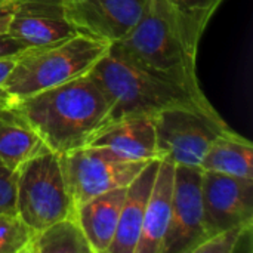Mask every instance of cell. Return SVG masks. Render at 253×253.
Returning a JSON list of instances; mask_svg holds the SVG:
<instances>
[{
    "label": "cell",
    "mask_w": 253,
    "mask_h": 253,
    "mask_svg": "<svg viewBox=\"0 0 253 253\" xmlns=\"http://www.w3.org/2000/svg\"><path fill=\"white\" fill-rule=\"evenodd\" d=\"M159 163L160 160H150L126 187L116 236L108 248V253H135Z\"/></svg>",
    "instance_id": "13"
},
{
    "label": "cell",
    "mask_w": 253,
    "mask_h": 253,
    "mask_svg": "<svg viewBox=\"0 0 253 253\" xmlns=\"http://www.w3.org/2000/svg\"><path fill=\"white\" fill-rule=\"evenodd\" d=\"M202 202L208 237L253 224V178L203 170Z\"/></svg>",
    "instance_id": "9"
},
{
    "label": "cell",
    "mask_w": 253,
    "mask_h": 253,
    "mask_svg": "<svg viewBox=\"0 0 253 253\" xmlns=\"http://www.w3.org/2000/svg\"><path fill=\"white\" fill-rule=\"evenodd\" d=\"M153 119L160 160L166 159L173 165L200 168L212 141L230 129L218 113L194 107L168 108Z\"/></svg>",
    "instance_id": "7"
},
{
    "label": "cell",
    "mask_w": 253,
    "mask_h": 253,
    "mask_svg": "<svg viewBox=\"0 0 253 253\" xmlns=\"http://www.w3.org/2000/svg\"><path fill=\"white\" fill-rule=\"evenodd\" d=\"M200 169L240 178H253L252 142L228 129L212 141L202 159Z\"/></svg>",
    "instance_id": "16"
},
{
    "label": "cell",
    "mask_w": 253,
    "mask_h": 253,
    "mask_svg": "<svg viewBox=\"0 0 253 253\" xmlns=\"http://www.w3.org/2000/svg\"><path fill=\"white\" fill-rule=\"evenodd\" d=\"M27 253H92V249L73 216L36 231Z\"/></svg>",
    "instance_id": "19"
},
{
    "label": "cell",
    "mask_w": 253,
    "mask_h": 253,
    "mask_svg": "<svg viewBox=\"0 0 253 253\" xmlns=\"http://www.w3.org/2000/svg\"><path fill=\"white\" fill-rule=\"evenodd\" d=\"M59 160L76 208L99 194L127 187L148 163L96 145H84L59 154Z\"/></svg>",
    "instance_id": "6"
},
{
    "label": "cell",
    "mask_w": 253,
    "mask_h": 253,
    "mask_svg": "<svg viewBox=\"0 0 253 253\" xmlns=\"http://www.w3.org/2000/svg\"><path fill=\"white\" fill-rule=\"evenodd\" d=\"M28 49L27 44L15 39L9 33H1L0 34V59L1 58H9V56H16L21 52Z\"/></svg>",
    "instance_id": "24"
},
{
    "label": "cell",
    "mask_w": 253,
    "mask_h": 253,
    "mask_svg": "<svg viewBox=\"0 0 253 253\" xmlns=\"http://www.w3.org/2000/svg\"><path fill=\"white\" fill-rule=\"evenodd\" d=\"M142 70L172 82L202 104H211L200 89L196 58L185 49L168 0H147L132 31L110 46Z\"/></svg>",
    "instance_id": "2"
},
{
    "label": "cell",
    "mask_w": 253,
    "mask_h": 253,
    "mask_svg": "<svg viewBox=\"0 0 253 253\" xmlns=\"http://www.w3.org/2000/svg\"><path fill=\"white\" fill-rule=\"evenodd\" d=\"M249 225H253V224H249ZM248 225L234 227V228H230V230L215 233V234L209 236L206 240H203L193 251V253H234L237 239H239L240 233Z\"/></svg>",
    "instance_id": "21"
},
{
    "label": "cell",
    "mask_w": 253,
    "mask_h": 253,
    "mask_svg": "<svg viewBox=\"0 0 253 253\" xmlns=\"http://www.w3.org/2000/svg\"><path fill=\"white\" fill-rule=\"evenodd\" d=\"M12 10H13V0H0V34L7 33Z\"/></svg>",
    "instance_id": "25"
},
{
    "label": "cell",
    "mask_w": 253,
    "mask_h": 253,
    "mask_svg": "<svg viewBox=\"0 0 253 253\" xmlns=\"http://www.w3.org/2000/svg\"><path fill=\"white\" fill-rule=\"evenodd\" d=\"M16 215L34 231L76 216L59 154L47 151L16 170Z\"/></svg>",
    "instance_id": "5"
},
{
    "label": "cell",
    "mask_w": 253,
    "mask_h": 253,
    "mask_svg": "<svg viewBox=\"0 0 253 253\" xmlns=\"http://www.w3.org/2000/svg\"><path fill=\"white\" fill-rule=\"evenodd\" d=\"M199 166L175 165L170 219L163 240V253H193L208 239L202 202Z\"/></svg>",
    "instance_id": "8"
},
{
    "label": "cell",
    "mask_w": 253,
    "mask_h": 253,
    "mask_svg": "<svg viewBox=\"0 0 253 253\" xmlns=\"http://www.w3.org/2000/svg\"><path fill=\"white\" fill-rule=\"evenodd\" d=\"M7 33L28 47L76 36L64 10V0H13Z\"/></svg>",
    "instance_id": "11"
},
{
    "label": "cell",
    "mask_w": 253,
    "mask_h": 253,
    "mask_svg": "<svg viewBox=\"0 0 253 253\" xmlns=\"http://www.w3.org/2000/svg\"><path fill=\"white\" fill-rule=\"evenodd\" d=\"M126 187L99 194L76 208V219L82 227L92 253H108L116 236Z\"/></svg>",
    "instance_id": "15"
},
{
    "label": "cell",
    "mask_w": 253,
    "mask_h": 253,
    "mask_svg": "<svg viewBox=\"0 0 253 253\" xmlns=\"http://www.w3.org/2000/svg\"><path fill=\"white\" fill-rule=\"evenodd\" d=\"M176 28L190 55L197 58L202 34L222 0H168Z\"/></svg>",
    "instance_id": "18"
},
{
    "label": "cell",
    "mask_w": 253,
    "mask_h": 253,
    "mask_svg": "<svg viewBox=\"0 0 253 253\" xmlns=\"http://www.w3.org/2000/svg\"><path fill=\"white\" fill-rule=\"evenodd\" d=\"M110 46L105 42L76 34L55 43L28 47L16 56L4 87L16 102L67 83L89 73Z\"/></svg>",
    "instance_id": "4"
},
{
    "label": "cell",
    "mask_w": 253,
    "mask_h": 253,
    "mask_svg": "<svg viewBox=\"0 0 253 253\" xmlns=\"http://www.w3.org/2000/svg\"><path fill=\"white\" fill-rule=\"evenodd\" d=\"M34 233L18 215L0 213V253H27Z\"/></svg>",
    "instance_id": "20"
},
{
    "label": "cell",
    "mask_w": 253,
    "mask_h": 253,
    "mask_svg": "<svg viewBox=\"0 0 253 253\" xmlns=\"http://www.w3.org/2000/svg\"><path fill=\"white\" fill-rule=\"evenodd\" d=\"M89 74L110 102L108 123L133 116L154 117L173 107H194L218 113L212 104L199 102L178 84L142 70L111 47L90 68Z\"/></svg>",
    "instance_id": "3"
},
{
    "label": "cell",
    "mask_w": 253,
    "mask_h": 253,
    "mask_svg": "<svg viewBox=\"0 0 253 253\" xmlns=\"http://www.w3.org/2000/svg\"><path fill=\"white\" fill-rule=\"evenodd\" d=\"M87 145L105 147L132 160H160L151 116H133L104 125Z\"/></svg>",
    "instance_id": "12"
},
{
    "label": "cell",
    "mask_w": 253,
    "mask_h": 253,
    "mask_svg": "<svg viewBox=\"0 0 253 253\" xmlns=\"http://www.w3.org/2000/svg\"><path fill=\"white\" fill-rule=\"evenodd\" d=\"M145 4L147 0H64V10L76 34L114 44L132 31Z\"/></svg>",
    "instance_id": "10"
},
{
    "label": "cell",
    "mask_w": 253,
    "mask_h": 253,
    "mask_svg": "<svg viewBox=\"0 0 253 253\" xmlns=\"http://www.w3.org/2000/svg\"><path fill=\"white\" fill-rule=\"evenodd\" d=\"M10 111L30 126L52 153L64 154L87 145L108 123L110 102L95 79L86 73L18 99Z\"/></svg>",
    "instance_id": "1"
},
{
    "label": "cell",
    "mask_w": 253,
    "mask_h": 253,
    "mask_svg": "<svg viewBox=\"0 0 253 253\" xmlns=\"http://www.w3.org/2000/svg\"><path fill=\"white\" fill-rule=\"evenodd\" d=\"M173 172L175 165L170 160H160L147 202L144 222L135 253H163V240L172 209Z\"/></svg>",
    "instance_id": "14"
},
{
    "label": "cell",
    "mask_w": 253,
    "mask_h": 253,
    "mask_svg": "<svg viewBox=\"0 0 253 253\" xmlns=\"http://www.w3.org/2000/svg\"><path fill=\"white\" fill-rule=\"evenodd\" d=\"M0 213L16 215V172L0 162Z\"/></svg>",
    "instance_id": "22"
},
{
    "label": "cell",
    "mask_w": 253,
    "mask_h": 253,
    "mask_svg": "<svg viewBox=\"0 0 253 253\" xmlns=\"http://www.w3.org/2000/svg\"><path fill=\"white\" fill-rule=\"evenodd\" d=\"M16 56H9V58L0 59V111H10L15 104V101L12 99V96L9 95V92L4 87V82H6L10 70L15 65Z\"/></svg>",
    "instance_id": "23"
},
{
    "label": "cell",
    "mask_w": 253,
    "mask_h": 253,
    "mask_svg": "<svg viewBox=\"0 0 253 253\" xmlns=\"http://www.w3.org/2000/svg\"><path fill=\"white\" fill-rule=\"evenodd\" d=\"M50 151L12 111H0V162L16 172L28 160Z\"/></svg>",
    "instance_id": "17"
}]
</instances>
